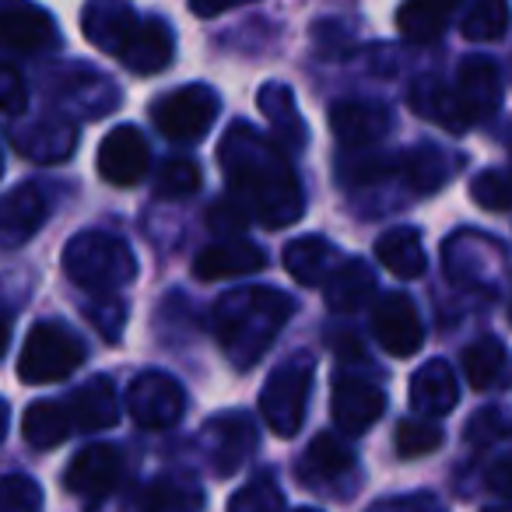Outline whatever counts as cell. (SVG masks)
Listing matches in <instances>:
<instances>
[{
    "label": "cell",
    "mask_w": 512,
    "mask_h": 512,
    "mask_svg": "<svg viewBox=\"0 0 512 512\" xmlns=\"http://www.w3.org/2000/svg\"><path fill=\"white\" fill-rule=\"evenodd\" d=\"M218 162L228 179V197L264 228H288L306 211V193L285 148L253 123L235 120L218 144Z\"/></svg>",
    "instance_id": "obj_1"
},
{
    "label": "cell",
    "mask_w": 512,
    "mask_h": 512,
    "mask_svg": "<svg viewBox=\"0 0 512 512\" xmlns=\"http://www.w3.org/2000/svg\"><path fill=\"white\" fill-rule=\"evenodd\" d=\"M295 299L278 288L249 285L225 292L211 309V330L232 369L246 372L271 351L281 327L292 320Z\"/></svg>",
    "instance_id": "obj_2"
},
{
    "label": "cell",
    "mask_w": 512,
    "mask_h": 512,
    "mask_svg": "<svg viewBox=\"0 0 512 512\" xmlns=\"http://www.w3.org/2000/svg\"><path fill=\"white\" fill-rule=\"evenodd\" d=\"M64 274L92 295H116L137 278V256L120 235L81 232L64 249Z\"/></svg>",
    "instance_id": "obj_3"
},
{
    "label": "cell",
    "mask_w": 512,
    "mask_h": 512,
    "mask_svg": "<svg viewBox=\"0 0 512 512\" xmlns=\"http://www.w3.org/2000/svg\"><path fill=\"white\" fill-rule=\"evenodd\" d=\"M85 362V344L67 323L43 320L25 337L22 358H18V379L29 386L60 383Z\"/></svg>",
    "instance_id": "obj_4"
},
{
    "label": "cell",
    "mask_w": 512,
    "mask_h": 512,
    "mask_svg": "<svg viewBox=\"0 0 512 512\" xmlns=\"http://www.w3.org/2000/svg\"><path fill=\"white\" fill-rule=\"evenodd\" d=\"M313 372L316 362L309 355H292L281 362L278 369L267 376L264 390H260V414L271 425L274 435L292 439L306 421L309 390H313Z\"/></svg>",
    "instance_id": "obj_5"
},
{
    "label": "cell",
    "mask_w": 512,
    "mask_h": 512,
    "mask_svg": "<svg viewBox=\"0 0 512 512\" xmlns=\"http://www.w3.org/2000/svg\"><path fill=\"white\" fill-rule=\"evenodd\" d=\"M218 92L211 85H183L176 92L162 95L151 106V120L169 141L176 144H197L211 134L214 120H218Z\"/></svg>",
    "instance_id": "obj_6"
},
{
    "label": "cell",
    "mask_w": 512,
    "mask_h": 512,
    "mask_svg": "<svg viewBox=\"0 0 512 512\" xmlns=\"http://www.w3.org/2000/svg\"><path fill=\"white\" fill-rule=\"evenodd\" d=\"M127 411L141 428H172L186 411V393L165 372H141L127 390Z\"/></svg>",
    "instance_id": "obj_7"
},
{
    "label": "cell",
    "mask_w": 512,
    "mask_h": 512,
    "mask_svg": "<svg viewBox=\"0 0 512 512\" xmlns=\"http://www.w3.org/2000/svg\"><path fill=\"white\" fill-rule=\"evenodd\" d=\"M372 334L379 348L393 358H411L425 344V327H421L418 306L404 292H390L372 309Z\"/></svg>",
    "instance_id": "obj_8"
},
{
    "label": "cell",
    "mask_w": 512,
    "mask_h": 512,
    "mask_svg": "<svg viewBox=\"0 0 512 512\" xmlns=\"http://www.w3.org/2000/svg\"><path fill=\"white\" fill-rule=\"evenodd\" d=\"M11 144L18 155L36 165H60L78 151V127L64 113H46L11 130Z\"/></svg>",
    "instance_id": "obj_9"
},
{
    "label": "cell",
    "mask_w": 512,
    "mask_h": 512,
    "mask_svg": "<svg viewBox=\"0 0 512 512\" xmlns=\"http://www.w3.org/2000/svg\"><path fill=\"white\" fill-rule=\"evenodd\" d=\"M57 43V22L36 0H0V50L43 53Z\"/></svg>",
    "instance_id": "obj_10"
},
{
    "label": "cell",
    "mask_w": 512,
    "mask_h": 512,
    "mask_svg": "<svg viewBox=\"0 0 512 512\" xmlns=\"http://www.w3.org/2000/svg\"><path fill=\"white\" fill-rule=\"evenodd\" d=\"M200 446H204L211 470L221 477L235 474L242 463L249 460V453L256 449V428L246 414H218L204 425L200 432Z\"/></svg>",
    "instance_id": "obj_11"
},
{
    "label": "cell",
    "mask_w": 512,
    "mask_h": 512,
    "mask_svg": "<svg viewBox=\"0 0 512 512\" xmlns=\"http://www.w3.org/2000/svg\"><path fill=\"white\" fill-rule=\"evenodd\" d=\"M151 148L137 127H113L99 144V176L113 186H134L148 176Z\"/></svg>",
    "instance_id": "obj_12"
},
{
    "label": "cell",
    "mask_w": 512,
    "mask_h": 512,
    "mask_svg": "<svg viewBox=\"0 0 512 512\" xmlns=\"http://www.w3.org/2000/svg\"><path fill=\"white\" fill-rule=\"evenodd\" d=\"M330 130L348 151H365L393 130V113L383 102L341 99L330 106Z\"/></svg>",
    "instance_id": "obj_13"
},
{
    "label": "cell",
    "mask_w": 512,
    "mask_h": 512,
    "mask_svg": "<svg viewBox=\"0 0 512 512\" xmlns=\"http://www.w3.org/2000/svg\"><path fill=\"white\" fill-rule=\"evenodd\" d=\"M116 57H120V64L127 67L130 74H141V78L162 74L165 67L172 64V57H176V36H172V25L165 22V18H155V15L141 18Z\"/></svg>",
    "instance_id": "obj_14"
},
{
    "label": "cell",
    "mask_w": 512,
    "mask_h": 512,
    "mask_svg": "<svg viewBox=\"0 0 512 512\" xmlns=\"http://www.w3.org/2000/svg\"><path fill=\"white\" fill-rule=\"evenodd\" d=\"M53 85H57L60 102H64L67 109L85 113L88 120H99V116L113 113V109L120 106V88H116L106 74H99L88 64H71L67 71H60L57 78H53Z\"/></svg>",
    "instance_id": "obj_15"
},
{
    "label": "cell",
    "mask_w": 512,
    "mask_h": 512,
    "mask_svg": "<svg viewBox=\"0 0 512 512\" xmlns=\"http://www.w3.org/2000/svg\"><path fill=\"white\" fill-rule=\"evenodd\" d=\"M330 411H334V425L344 435H362L383 418L386 411V393L376 383H365L358 376H341L334 383V400H330Z\"/></svg>",
    "instance_id": "obj_16"
},
{
    "label": "cell",
    "mask_w": 512,
    "mask_h": 512,
    "mask_svg": "<svg viewBox=\"0 0 512 512\" xmlns=\"http://www.w3.org/2000/svg\"><path fill=\"white\" fill-rule=\"evenodd\" d=\"M120 477H123V453L116 446H106V442L85 446L64 470L67 491L85 498L109 495L120 484Z\"/></svg>",
    "instance_id": "obj_17"
},
{
    "label": "cell",
    "mask_w": 512,
    "mask_h": 512,
    "mask_svg": "<svg viewBox=\"0 0 512 512\" xmlns=\"http://www.w3.org/2000/svg\"><path fill=\"white\" fill-rule=\"evenodd\" d=\"M46 197L36 183H22L0 193V249H18L43 228Z\"/></svg>",
    "instance_id": "obj_18"
},
{
    "label": "cell",
    "mask_w": 512,
    "mask_h": 512,
    "mask_svg": "<svg viewBox=\"0 0 512 512\" xmlns=\"http://www.w3.org/2000/svg\"><path fill=\"white\" fill-rule=\"evenodd\" d=\"M456 95L470 123H481L502 109V74L488 57H467L456 71Z\"/></svg>",
    "instance_id": "obj_19"
},
{
    "label": "cell",
    "mask_w": 512,
    "mask_h": 512,
    "mask_svg": "<svg viewBox=\"0 0 512 512\" xmlns=\"http://www.w3.org/2000/svg\"><path fill=\"white\" fill-rule=\"evenodd\" d=\"M351 474H355V453H351L348 442H341L330 432L316 435L299 463V477L313 491H334Z\"/></svg>",
    "instance_id": "obj_20"
},
{
    "label": "cell",
    "mask_w": 512,
    "mask_h": 512,
    "mask_svg": "<svg viewBox=\"0 0 512 512\" xmlns=\"http://www.w3.org/2000/svg\"><path fill=\"white\" fill-rule=\"evenodd\" d=\"M256 106L264 113V120L271 123L274 141L285 151H302L309 144V127L302 120L299 106H295V92L285 81H267L256 92Z\"/></svg>",
    "instance_id": "obj_21"
},
{
    "label": "cell",
    "mask_w": 512,
    "mask_h": 512,
    "mask_svg": "<svg viewBox=\"0 0 512 512\" xmlns=\"http://www.w3.org/2000/svg\"><path fill=\"white\" fill-rule=\"evenodd\" d=\"M141 18L134 15L127 0H88L85 11H81V32L95 50L120 53L127 36L134 32V25Z\"/></svg>",
    "instance_id": "obj_22"
},
{
    "label": "cell",
    "mask_w": 512,
    "mask_h": 512,
    "mask_svg": "<svg viewBox=\"0 0 512 512\" xmlns=\"http://www.w3.org/2000/svg\"><path fill=\"white\" fill-rule=\"evenodd\" d=\"M267 267V253L246 239H225L218 246L204 249L193 260V274L200 281H221V278H242V274H256Z\"/></svg>",
    "instance_id": "obj_23"
},
{
    "label": "cell",
    "mask_w": 512,
    "mask_h": 512,
    "mask_svg": "<svg viewBox=\"0 0 512 512\" xmlns=\"http://www.w3.org/2000/svg\"><path fill=\"white\" fill-rule=\"evenodd\" d=\"M460 404V383H456L453 369L442 358L425 362L411 376V407L425 418H442Z\"/></svg>",
    "instance_id": "obj_24"
},
{
    "label": "cell",
    "mask_w": 512,
    "mask_h": 512,
    "mask_svg": "<svg viewBox=\"0 0 512 512\" xmlns=\"http://www.w3.org/2000/svg\"><path fill=\"white\" fill-rule=\"evenodd\" d=\"M285 271L292 274L299 285L316 288L327 285V278L337 271V246L323 235H302V239H292L285 246Z\"/></svg>",
    "instance_id": "obj_25"
},
{
    "label": "cell",
    "mask_w": 512,
    "mask_h": 512,
    "mask_svg": "<svg viewBox=\"0 0 512 512\" xmlns=\"http://www.w3.org/2000/svg\"><path fill=\"white\" fill-rule=\"evenodd\" d=\"M411 109L421 120H432L435 127L449 130V134H463L467 127H474L467 116V109L460 106V95L456 88L442 85L435 78H421L411 88Z\"/></svg>",
    "instance_id": "obj_26"
},
{
    "label": "cell",
    "mask_w": 512,
    "mask_h": 512,
    "mask_svg": "<svg viewBox=\"0 0 512 512\" xmlns=\"http://www.w3.org/2000/svg\"><path fill=\"white\" fill-rule=\"evenodd\" d=\"M71 418L81 432H102L113 428L120 418V400H116V386L109 376H92L78 393L71 397Z\"/></svg>",
    "instance_id": "obj_27"
},
{
    "label": "cell",
    "mask_w": 512,
    "mask_h": 512,
    "mask_svg": "<svg viewBox=\"0 0 512 512\" xmlns=\"http://www.w3.org/2000/svg\"><path fill=\"white\" fill-rule=\"evenodd\" d=\"M376 295V274L365 260H344L323 285V299L334 313H358Z\"/></svg>",
    "instance_id": "obj_28"
},
{
    "label": "cell",
    "mask_w": 512,
    "mask_h": 512,
    "mask_svg": "<svg viewBox=\"0 0 512 512\" xmlns=\"http://www.w3.org/2000/svg\"><path fill=\"white\" fill-rule=\"evenodd\" d=\"M376 260L386 267L390 274L404 281H414L425 274L428 260H425V246H421L418 228L411 225H397L390 232H383L376 239Z\"/></svg>",
    "instance_id": "obj_29"
},
{
    "label": "cell",
    "mask_w": 512,
    "mask_h": 512,
    "mask_svg": "<svg viewBox=\"0 0 512 512\" xmlns=\"http://www.w3.org/2000/svg\"><path fill=\"white\" fill-rule=\"evenodd\" d=\"M400 176L414 193H435L453 176V158L435 144H418L400 155Z\"/></svg>",
    "instance_id": "obj_30"
},
{
    "label": "cell",
    "mask_w": 512,
    "mask_h": 512,
    "mask_svg": "<svg viewBox=\"0 0 512 512\" xmlns=\"http://www.w3.org/2000/svg\"><path fill=\"white\" fill-rule=\"evenodd\" d=\"M74 428V418L64 404H53V400H36V404L25 411V421H22V432H25V442L36 449H53L71 435Z\"/></svg>",
    "instance_id": "obj_31"
},
{
    "label": "cell",
    "mask_w": 512,
    "mask_h": 512,
    "mask_svg": "<svg viewBox=\"0 0 512 512\" xmlns=\"http://www.w3.org/2000/svg\"><path fill=\"white\" fill-rule=\"evenodd\" d=\"M505 369V348L498 337H477L474 344H467L463 351V376L474 390H488L498 383Z\"/></svg>",
    "instance_id": "obj_32"
},
{
    "label": "cell",
    "mask_w": 512,
    "mask_h": 512,
    "mask_svg": "<svg viewBox=\"0 0 512 512\" xmlns=\"http://www.w3.org/2000/svg\"><path fill=\"white\" fill-rule=\"evenodd\" d=\"M449 11L432 4V0H404V8L397 11L400 36L411 43H432L446 32Z\"/></svg>",
    "instance_id": "obj_33"
},
{
    "label": "cell",
    "mask_w": 512,
    "mask_h": 512,
    "mask_svg": "<svg viewBox=\"0 0 512 512\" xmlns=\"http://www.w3.org/2000/svg\"><path fill=\"white\" fill-rule=\"evenodd\" d=\"M204 495L190 477H158L144 495L148 512H197Z\"/></svg>",
    "instance_id": "obj_34"
},
{
    "label": "cell",
    "mask_w": 512,
    "mask_h": 512,
    "mask_svg": "<svg viewBox=\"0 0 512 512\" xmlns=\"http://www.w3.org/2000/svg\"><path fill=\"white\" fill-rule=\"evenodd\" d=\"M509 22V0H474V8L463 18V36L470 43H495L509 32Z\"/></svg>",
    "instance_id": "obj_35"
},
{
    "label": "cell",
    "mask_w": 512,
    "mask_h": 512,
    "mask_svg": "<svg viewBox=\"0 0 512 512\" xmlns=\"http://www.w3.org/2000/svg\"><path fill=\"white\" fill-rule=\"evenodd\" d=\"M200 183H204V176H200V165L193 158H169L155 176V193L169 200H183L197 193Z\"/></svg>",
    "instance_id": "obj_36"
},
{
    "label": "cell",
    "mask_w": 512,
    "mask_h": 512,
    "mask_svg": "<svg viewBox=\"0 0 512 512\" xmlns=\"http://www.w3.org/2000/svg\"><path fill=\"white\" fill-rule=\"evenodd\" d=\"M228 512H285V495L271 474H260L228 498Z\"/></svg>",
    "instance_id": "obj_37"
},
{
    "label": "cell",
    "mask_w": 512,
    "mask_h": 512,
    "mask_svg": "<svg viewBox=\"0 0 512 512\" xmlns=\"http://www.w3.org/2000/svg\"><path fill=\"white\" fill-rule=\"evenodd\" d=\"M470 197L484 211H512V169H484L470 183Z\"/></svg>",
    "instance_id": "obj_38"
},
{
    "label": "cell",
    "mask_w": 512,
    "mask_h": 512,
    "mask_svg": "<svg viewBox=\"0 0 512 512\" xmlns=\"http://www.w3.org/2000/svg\"><path fill=\"white\" fill-rule=\"evenodd\" d=\"M442 446V428L435 421L425 418H407L397 425V453L404 460H414V456H428Z\"/></svg>",
    "instance_id": "obj_39"
},
{
    "label": "cell",
    "mask_w": 512,
    "mask_h": 512,
    "mask_svg": "<svg viewBox=\"0 0 512 512\" xmlns=\"http://www.w3.org/2000/svg\"><path fill=\"white\" fill-rule=\"evenodd\" d=\"M0 512H43V488L25 474L0 477Z\"/></svg>",
    "instance_id": "obj_40"
},
{
    "label": "cell",
    "mask_w": 512,
    "mask_h": 512,
    "mask_svg": "<svg viewBox=\"0 0 512 512\" xmlns=\"http://www.w3.org/2000/svg\"><path fill=\"white\" fill-rule=\"evenodd\" d=\"M85 316L106 341L116 344L123 334V327H127V302L116 299V295H95V299L85 306Z\"/></svg>",
    "instance_id": "obj_41"
},
{
    "label": "cell",
    "mask_w": 512,
    "mask_h": 512,
    "mask_svg": "<svg viewBox=\"0 0 512 512\" xmlns=\"http://www.w3.org/2000/svg\"><path fill=\"white\" fill-rule=\"evenodd\" d=\"M25 109H29V85L15 67L0 60V113L18 116Z\"/></svg>",
    "instance_id": "obj_42"
},
{
    "label": "cell",
    "mask_w": 512,
    "mask_h": 512,
    "mask_svg": "<svg viewBox=\"0 0 512 512\" xmlns=\"http://www.w3.org/2000/svg\"><path fill=\"white\" fill-rule=\"evenodd\" d=\"M207 225H211V232L239 235L242 228L249 225V211L235 197H225V200H218V204H211V211H207Z\"/></svg>",
    "instance_id": "obj_43"
},
{
    "label": "cell",
    "mask_w": 512,
    "mask_h": 512,
    "mask_svg": "<svg viewBox=\"0 0 512 512\" xmlns=\"http://www.w3.org/2000/svg\"><path fill=\"white\" fill-rule=\"evenodd\" d=\"M488 488L495 491V495L512 498V453H505L502 460L488 470Z\"/></svg>",
    "instance_id": "obj_44"
},
{
    "label": "cell",
    "mask_w": 512,
    "mask_h": 512,
    "mask_svg": "<svg viewBox=\"0 0 512 512\" xmlns=\"http://www.w3.org/2000/svg\"><path fill=\"white\" fill-rule=\"evenodd\" d=\"M246 4H256V0H190V11L197 18H218L225 11L246 8Z\"/></svg>",
    "instance_id": "obj_45"
},
{
    "label": "cell",
    "mask_w": 512,
    "mask_h": 512,
    "mask_svg": "<svg viewBox=\"0 0 512 512\" xmlns=\"http://www.w3.org/2000/svg\"><path fill=\"white\" fill-rule=\"evenodd\" d=\"M502 432V425H498V414L495 411H481L474 421H470V442H491L495 435Z\"/></svg>",
    "instance_id": "obj_46"
},
{
    "label": "cell",
    "mask_w": 512,
    "mask_h": 512,
    "mask_svg": "<svg viewBox=\"0 0 512 512\" xmlns=\"http://www.w3.org/2000/svg\"><path fill=\"white\" fill-rule=\"evenodd\" d=\"M8 344H11V316L0 313V355L8 351Z\"/></svg>",
    "instance_id": "obj_47"
},
{
    "label": "cell",
    "mask_w": 512,
    "mask_h": 512,
    "mask_svg": "<svg viewBox=\"0 0 512 512\" xmlns=\"http://www.w3.org/2000/svg\"><path fill=\"white\" fill-rule=\"evenodd\" d=\"M4 432H8V404L0 400V439H4Z\"/></svg>",
    "instance_id": "obj_48"
},
{
    "label": "cell",
    "mask_w": 512,
    "mask_h": 512,
    "mask_svg": "<svg viewBox=\"0 0 512 512\" xmlns=\"http://www.w3.org/2000/svg\"><path fill=\"white\" fill-rule=\"evenodd\" d=\"M432 4H439V8H446V11H453L460 0H432Z\"/></svg>",
    "instance_id": "obj_49"
},
{
    "label": "cell",
    "mask_w": 512,
    "mask_h": 512,
    "mask_svg": "<svg viewBox=\"0 0 512 512\" xmlns=\"http://www.w3.org/2000/svg\"><path fill=\"white\" fill-rule=\"evenodd\" d=\"M0 176H4V155H0Z\"/></svg>",
    "instance_id": "obj_50"
},
{
    "label": "cell",
    "mask_w": 512,
    "mask_h": 512,
    "mask_svg": "<svg viewBox=\"0 0 512 512\" xmlns=\"http://www.w3.org/2000/svg\"><path fill=\"white\" fill-rule=\"evenodd\" d=\"M295 512H320V509H295Z\"/></svg>",
    "instance_id": "obj_51"
},
{
    "label": "cell",
    "mask_w": 512,
    "mask_h": 512,
    "mask_svg": "<svg viewBox=\"0 0 512 512\" xmlns=\"http://www.w3.org/2000/svg\"><path fill=\"white\" fill-rule=\"evenodd\" d=\"M509 323H512V306H509Z\"/></svg>",
    "instance_id": "obj_52"
}]
</instances>
